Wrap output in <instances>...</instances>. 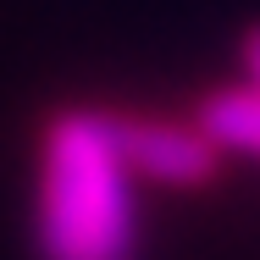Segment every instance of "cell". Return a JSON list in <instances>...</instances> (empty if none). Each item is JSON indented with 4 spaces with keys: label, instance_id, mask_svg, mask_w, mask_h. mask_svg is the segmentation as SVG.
Listing matches in <instances>:
<instances>
[{
    "label": "cell",
    "instance_id": "cell-1",
    "mask_svg": "<svg viewBox=\"0 0 260 260\" xmlns=\"http://www.w3.org/2000/svg\"><path fill=\"white\" fill-rule=\"evenodd\" d=\"M39 260H139V194L122 116L67 111L45 133Z\"/></svg>",
    "mask_w": 260,
    "mask_h": 260
},
{
    "label": "cell",
    "instance_id": "cell-2",
    "mask_svg": "<svg viewBox=\"0 0 260 260\" xmlns=\"http://www.w3.org/2000/svg\"><path fill=\"white\" fill-rule=\"evenodd\" d=\"M122 155L133 166V177H150L160 188H194L216 172V150L205 144V133L177 127V122L122 116Z\"/></svg>",
    "mask_w": 260,
    "mask_h": 260
},
{
    "label": "cell",
    "instance_id": "cell-3",
    "mask_svg": "<svg viewBox=\"0 0 260 260\" xmlns=\"http://www.w3.org/2000/svg\"><path fill=\"white\" fill-rule=\"evenodd\" d=\"M200 133L210 150H233V155L260 160V89L238 83V89H216L200 105Z\"/></svg>",
    "mask_w": 260,
    "mask_h": 260
},
{
    "label": "cell",
    "instance_id": "cell-4",
    "mask_svg": "<svg viewBox=\"0 0 260 260\" xmlns=\"http://www.w3.org/2000/svg\"><path fill=\"white\" fill-rule=\"evenodd\" d=\"M244 67H249V83L260 89V28L249 34V39H244Z\"/></svg>",
    "mask_w": 260,
    "mask_h": 260
}]
</instances>
